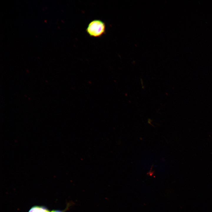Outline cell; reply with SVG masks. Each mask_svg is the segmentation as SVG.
<instances>
[{"mask_svg":"<svg viewBox=\"0 0 212 212\" xmlns=\"http://www.w3.org/2000/svg\"><path fill=\"white\" fill-rule=\"evenodd\" d=\"M74 204H75L74 202L70 201L67 203L66 207L65 209L62 211L59 210H53L52 211V212H65L69 209L70 207Z\"/></svg>","mask_w":212,"mask_h":212,"instance_id":"cell-3","label":"cell"},{"mask_svg":"<svg viewBox=\"0 0 212 212\" xmlns=\"http://www.w3.org/2000/svg\"><path fill=\"white\" fill-rule=\"evenodd\" d=\"M86 31L91 37H100L105 33L106 25L100 19H94L89 23Z\"/></svg>","mask_w":212,"mask_h":212,"instance_id":"cell-1","label":"cell"},{"mask_svg":"<svg viewBox=\"0 0 212 212\" xmlns=\"http://www.w3.org/2000/svg\"><path fill=\"white\" fill-rule=\"evenodd\" d=\"M44 22H47L46 21H47V20H44Z\"/></svg>","mask_w":212,"mask_h":212,"instance_id":"cell-4","label":"cell"},{"mask_svg":"<svg viewBox=\"0 0 212 212\" xmlns=\"http://www.w3.org/2000/svg\"><path fill=\"white\" fill-rule=\"evenodd\" d=\"M28 212H52L43 206H34L32 207Z\"/></svg>","mask_w":212,"mask_h":212,"instance_id":"cell-2","label":"cell"}]
</instances>
